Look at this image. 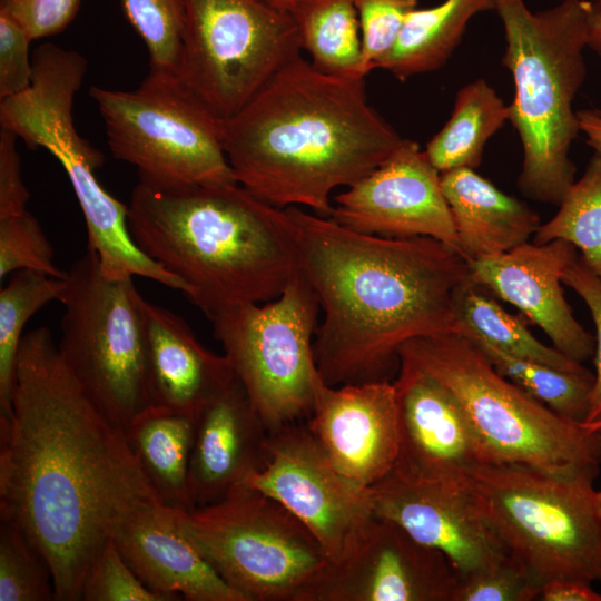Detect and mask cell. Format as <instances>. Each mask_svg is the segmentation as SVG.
Wrapping results in <instances>:
<instances>
[{
    "instance_id": "e0dca14e",
    "label": "cell",
    "mask_w": 601,
    "mask_h": 601,
    "mask_svg": "<svg viewBox=\"0 0 601 601\" xmlns=\"http://www.w3.org/2000/svg\"><path fill=\"white\" fill-rule=\"evenodd\" d=\"M370 489L375 515L442 552L459 578L489 569L511 554L465 482L421 480L392 470Z\"/></svg>"
},
{
    "instance_id": "9c48e42d",
    "label": "cell",
    "mask_w": 601,
    "mask_h": 601,
    "mask_svg": "<svg viewBox=\"0 0 601 601\" xmlns=\"http://www.w3.org/2000/svg\"><path fill=\"white\" fill-rule=\"evenodd\" d=\"M179 516L204 558L246 601H308L331 562L300 520L246 484Z\"/></svg>"
},
{
    "instance_id": "f1b7e54d",
    "label": "cell",
    "mask_w": 601,
    "mask_h": 601,
    "mask_svg": "<svg viewBox=\"0 0 601 601\" xmlns=\"http://www.w3.org/2000/svg\"><path fill=\"white\" fill-rule=\"evenodd\" d=\"M485 355L493 367L534 400L556 414L584 423L589 412L594 373L571 372L544 363L511 355L486 341L462 334Z\"/></svg>"
},
{
    "instance_id": "e575fe53",
    "label": "cell",
    "mask_w": 601,
    "mask_h": 601,
    "mask_svg": "<svg viewBox=\"0 0 601 601\" xmlns=\"http://www.w3.org/2000/svg\"><path fill=\"white\" fill-rule=\"evenodd\" d=\"M53 248L38 219L28 210L0 218V279L20 269H29L66 279L53 262Z\"/></svg>"
},
{
    "instance_id": "5b68a950",
    "label": "cell",
    "mask_w": 601,
    "mask_h": 601,
    "mask_svg": "<svg viewBox=\"0 0 601 601\" xmlns=\"http://www.w3.org/2000/svg\"><path fill=\"white\" fill-rule=\"evenodd\" d=\"M494 11L514 83L509 121L523 150L518 187L530 199L559 205L575 181L570 149L580 131L572 105L587 76L583 0L535 12L524 0H496Z\"/></svg>"
},
{
    "instance_id": "8fae6325",
    "label": "cell",
    "mask_w": 601,
    "mask_h": 601,
    "mask_svg": "<svg viewBox=\"0 0 601 601\" xmlns=\"http://www.w3.org/2000/svg\"><path fill=\"white\" fill-rule=\"evenodd\" d=\"M112 155L157 186L236 183L217 117L177 73L149 71L138 88L92 86Z\"/></svg>"
},
{
    "instance_id": "ee69618b",
    "label": "cell",
    "mask_w": 601,
    "mask_h": 601,
    "mask_svg": "<svg viewBox=\"0 0 601 601\" xmlns=\"http://www.w3.org/2000/svg\"><path fill=\"white\" fill-rule=\"evenodd\" d=\"M587 47L601 57V0H583Z\"/></svg>"
},
{
    "instance_id": "f546056e",
    "label": "cell",
    "mask_w": 601,
    "mask_h": 601,
    "mask_svg": "<svg viewBox=\"0 0 601 601\" xmlns=\"http://www.w3.org/2000/svg\"><path fill=\"white\" fill-rule=\"evenodd\" d=\"M455 309L459 334H472L519 357L571 372L585 370L555 347L541 343L518 316L508 313L471 279L459 290Z\"/></svg>"
},
{
    "instance_id": "d6a6232c",
    "label": "cell",
    "mask_w": 601,
    "mask_h": 601,
    "mask_svg": "<svg viewBox=\"0 0 601 601\" xmlns=\"http://www.w3.org/2000/svg\"><path fill=\"white\" fill-rule=\"evenodd\" d=\"M56 589L45 554L16 523L0 525V601H52Z\"/></svg>"
},
{
    "instance_id": "4fadbf2b",
    "label": "cell",
    "mask_w": 601,
    "mask_h": 601,
    "mask_svg": "<svg viewBox=\"0 0 601 601\" xmlns=\"http://www.w3.org/2000/svg\"><path fill=\"white\" fill-rule=\"evenodd\" d=\"M177 75L220 119L300 55L292 13L263 0H181Z\"/></svg>"
},
{
    "instance_id": "b9f144b4",
    "label": "cell",
    "mask_w": 601,
    "mask_h": 601,
    "mask_svg": "<svg viewBox=\"0 0 601 601\" xmlns=\"http://www.w3.org/2000/svg\"><path fill=\"white\" fill-rule=\"evenodd\" d=\"M18 136L0 129V218L27 210L30 193L22 180L21 160L17 150Z\"/></svg>"
},
{
    "instance_id": "8d00e7d4",
    "label": "cell",
    "mask_w": 601,
    "mask_h": 601,
    "mask_svg": "<svg viewBox=\"0 0 601 601\" xmlns=\"http://www.w3.org/2000/svg\"><path fill=\"white\" fill-rule=\"evenodd\" d=\"M541 589L531 571L510 554L489 569L459 578L453 601H531Z\"/></svg>"
},
{
    "instance_id": "d4e9b609",
    "label": "cell",
    "mask_w": 601,
    "mask_h": 601,
    "mask_svg": "<svg viewBox=\"0 0 601 601\" xmlns=\"http://www.w3.org/2000/svg\"><path fill=\"white\" fill-rule=\"evenodd\" d=\"M124 433L158 500L174 509L193 510L188 473L195 421L150 405L126 426Z\"/></svg>"
},
{
    "instance_id": "d6986e66",
    "label": "cell",
    "mask_w": 601,
    "mask_h": 601,
    "mask_svg": "<svg viewBox=\"0 0 601 601\" xmlns=\"http://www.w3.org/2000/svg\"><path fill=\"white\" fill-rule=\"evenodd\" d=\"M306 424L334 466L371 487L395 466L398 418L394 382L321 384Z\"/></svg>"
},
{
    "instance_id": "ac0fdd59",
    "label": "cell",
    "mask_w": 601,
    "mask_h": 601,
    "mask_svg": "<svg viewBox=\"0 0 601 601\" xmlns=\"http://www.w3.org/2000/svg\"><path fill=\"white\" fill-rule=\"evenodd\" d=\"M394 385L398 455L394 471L415 479L464 483L483 456L455 395L437 378L400 362Z\"/></svg>"
},
{
    "instance_id": "d590c367",
    "label": "cell",
    "mask_w": 601,
    "mask_h": 601,
    "mask_svg": "<svg viewBox=\"0 0 601 601\" xmlns=\"http://www.w3.org/2000/svg\"><path fill=\"white\" fill-rule=\"evenodd\" d=\"M83 601H174L150 590L137 577L110 538L95 555L87 570Z\"/></svg>"
},
{
    "instance_id": "484cf974",
    "label": "cell",
    "mask_w": 601,
    "mask_h": 601,
    "mask_svg": "<svg viewBox=\"0 0 601 601\" xmlns=\"http://www.w3.org/2000/svg\"><path fill=\"white\" fill-rule=\"evenodd\" d=\"M495 2L444 0L431 8H415L406 17L395 45L376 68L402 81L440 69L461 42L470 20L481 12L494 11Z\"/></svg>"
},
{
    "instance_id": "277c9868",
    "label": "cell",
    "mask_w": 601,
    "mask_h": 601,
    "mask_svg": "<svg viewBox=\"0 0 601 601\" xmlns=\"http://www.w3.org/2000/svg\"><path fill=\"white\" fill-rule=\"evenodd\" d=\"M128 228L138 247L177 276L205 314L267 303L299 274L296 227L238 183L157 186L138 181Z\"/></svg>"
},
{
    "instance_id": "7402d4cb",
    "label": "cell",
    "mask_w": 601,
    "mask_h": 601,
    "mask_svg": "<svg viewBox=\"0 0 601 601\" xmlns=\"http://www.w3.org/2000/svg\"><path fill=\"white\" fill-rule=\"evenodd\" d=\"M150 405L197 418L236 376L225 355L207 349L186 321L137 294Z\"/></svg>"
},
{
    "instance_id": "ffe728a7",
    "label": "cell",
    "mask_w": 601,
    "mask_h": 601,
    "mask_svg": "<svg viewBox=\"0 0 601 601\" xmlns=\"http://www.w3.org/2000/svg\"><path fill=\"white\" fill-rule=\"evenodd\" d=\"M577 252L562 239L526 242L499 256L469 262V267L474 284L516 307L553 347L582 363L594 355V337L575 319L562 289Z\"/></svg>"
},
{
    "instance_id": "4316f807",
    "label": "cell",
    "mask_w": 601,
    "mask_h": 601,
    "mask_svg": "<svg viewBox=\"0 0 601 601\" xmlns=\"http://www.w3.org/2000/svg\"><path fill=\"white\" fill-rule=\"evenodd\" d=\"M508 120L509 105L484 79H477L459 90L451 117L424 151L440 174L475 169L485 144Z\"/></svg>"
},
{
    "instance_id": "603a6c76",
    "label": "cell",
    "mask_w": 601,
    "mask_h": 601,
    "mask_svg": "<svg viewBox=\"0 0 601 601\" xmlns=\"http://www.w3.org/2000/svg\"><path fill=\"white\" fill-rule=\"evenodd\" d=\"M268 430L237 376L195 420L188 485L194 509L221 500L265 462Z\"/></svg>"
},
{
    "instance_id": "f6af8a7d",
    "label": "cell",
    "mask_w": 601,
    "mask_h": 601,
    "mask_svg": "<svg viewBox=\"0 0 601 601\" xmlns=\"http://www.w3.org/2000/svg\"><path fill=\"white\" fill-rule=\"evenodd\" d=\"M580 131L587 137V142L601 155V111L579 110L577 111Z\"/></svg>"
},
{
    "instance_id": "5bb4252c",
    "label": "cell",
    "mask_w": 601,
    "mask_h": 601,
    "mask_svg": "<svg viewBox=\"0 0 601 601\" xmlns=\"http://www.w3.org/2000/svg\"><path fill=\"white\" fill-rule=\"evenodd\" d=\"M274 497L314 534L331 562L376 518L371 489L343 475L306 422L269 432L263 467L243 483Z\"/></svg>"
},
{
    "instance_id": "cb8c5ba5",
    "label": "cell",
    "mask_w": 601,
    "mask_h": 601,
    "mask_svg": "<svg viewBox=\"0 0 601 601\" xmlns=\"http://www.w3.org/2000/svg\"><path fill=\"white\" fill-rule=\"evenodd\" d=\"M443 195L456 230L459 249L469 262L504 254L531 238L538 214L471 168L441 174Z\"/></svg>"
},
{
    "instance_id": "8992f818",
    "label": "cell",
    "mask_w": 601,
    "mask_h": 601,
    "mask_svg": "<svg viewBox=\"0 0 601 601\" xmlns=\"http://www.w3.org/2000/svg\"><path fill=\"white\" fill-rule=\"evenodd\" d=\"M457 398L484 462L565 474L601 465V430L568 420L501 375L457 333L410 339L398 351Z\"/></svg>"
},
{
    "instance_id": "3957f363",
    "label": "cell",
    "mask_w": 601,
    "mask_h": 601,
    "mask_svg": "<svg viewBox=\"0 0 601 601\" xmlns=\"http://www.w3.org/2000/svg\"><path fill=\"white\" fill-rule=\"evenodd\" d=\"M220 128L236 183L273 206L322 217L335 188L354 185L404 139L368 102L365 77L325 73L300 55Z\"/></svg>"
},
{
    "instance_id": "9a60e30c",
    "label": "cell",
    "mask_w": 601,
    "mask_h": 601,
    "mask_svg": "<svg viewBox=\"0 0 601 601\" xmlns=\"http://www.w3.org/2000/svg\"><path fill=\"white\" fill-rule=\"evenodd\" d=\"M329 218L367 235L432 237L460 253L441 174L411 139L404 138L382 164L335 196Z\"/></svg>"
},
{
    "instance_id": "60d3db41",
    "label": "cell",
    "mask_w": 601,
    "mask_h": 601,
    "mask_svg": "<svg viewBox=\"0 0 601 601\" xmlns=\"http://www.w3.org/2000/svg\"><path fill=\"white\" fill-rule=\"evenodd\" d=\"M80 0H0V11L39 39L63 31L76 18Z\"/></svg>"
},
{
    "instance_id": "7c38bea8",
    "label": "cell",
    "mask_w": 601,
    "mask_h": 601,
    "mask_svg": "<svg viewBox=\"0 0 601 601\" xmlns=\"http://www.w3.org/2000/svg\"><path fill=\"white\" fill-rule=\"evenodd\" d=\"M319 309L299 273L270 302L226 305L205 314L268 432L312 414L324 383L314 355Z\"/></svg>"
},
{
    "instance_id": "f35d334b",
    "label": "cell",
    "mask_w": 601,
    "mask_h": 601,
    "mask_svg": "<svg viewBox=\"0 0 601 601\" xmlns=\"http://www.w3.org/2000/svg\"><path fill=\"white\" fill-rule=\"evenodd\" d=\"M32 40L17 20L0 11V100L23 92L31 85Z\"/></svg>"
},
{
    "instance_id": "7dc6e473",
    "label": "cell",
    "mask_w": 601,
    "mask_h": 601,
    "mask_svg": "<svg viewBox=\"0 0 601 601\" xmlns=\"http://www.w3.org/2000/svg\"><path fill=\"white\" fill-rule=\"evenodd\" d=\"M597 506H598V512L601 518V491H597Z\"/></svg>"
},
{
    "instance_id": "ab89813d",
    "label": "cell",
    "mask_w": 601,
    "mask_h": 601,
    "mask_svg": "<svg viewBox=\"0 0 601 601\" xmlns=\"http://www.w3.org/2000/svg\"><path fill=\"white\" fill-rule=\"evenodd\" d=\"M562 283L582 298L595 327L594 384L589 412L583 424L598 430L597 426L601 422V278L578 256L564 272Z\"/></svg>"
},
{
    "instance_id": "bcb514c9",
    "label": "cell",
    "mask_w": 601,
    "mask_h": 601,
    "mask_svg": "<svg viewBox=\"0 0 601 601\" xmlns=\"http://www.w3.org/2000/svg\"><path fill=\"white\" fill-rule=\"evenodd\" d=\"M267 4L272 6L273 8L292 13L295 6L297 4L298 0H263Z\"/></svg>"
},
{
    "instance_id": "30bf717a",
    "label": "cell",
    "mask_w": 601,
    "mask_h": 601,
    "mask_svg": "<svg viewBox=\"0 0 601 601\" xmlns=\"http://www.w3.org/2000/svg\"><path fill=\"white\" fill-rule=\"evenodd\" d=\"M137 294L132 278H108L87 249L59 299L61 358L97 411L122 431L150 406Z\"/></svg>"
},
{
    "instance_id": "1f68e13d",
    "label": "cell",
    "mask_w": 601,
    "mask_h": 601,
    "mask_svg": "<svg viewBox=\"0 0 601 601\" xmlns=\"http://www.w3.org/2000/svg\"><path fill=\"white\" fill-rule=\"evenodd\" d=\"M562 239L581 253L582 260L601 278V155L594 152L578 181L566 190L558 213L540 224L533 243Z\"/></svg>"
},
{
    "instance_id": "ba28073f",
    "label": "cell",
    "mask_w": 601,
    "mask_h": 601,
    "mask_svg": "<svg viewBox=\"0 0 601 601\" xmlns=\"http://www.w3.org/2000/svg\"><path fill=\"white\" fill-rule=\"evenodd\" d=\"M599 467L553 474L483 462L465 485L510 553L544 583L601 584V518L593 482Z\"/></svg>"
},
{
    "instance_id": "7a4b0ae2",
    "label": "cell",
    "mask_w": 601,
    "mask_h": 601,
    "mask_svg": "<svg viewBox=\"0 0 601 601\" xmlns=\"http://www.w3.org/2000/svg\"><path fill=\"white\" fill-rule=\"evenodd\" d=\"M286 209L299 273L323 312L314 355L327 385L390 381L403 344L460 333L456 296L471 278L459 252L432 237L367 235L298 206Z\"/></svg>"
},
{
    "instance_id": "74e56055",
    "label": "cell",
    "mask_w": 601,
    "mask_h": 601,
    "mask_svg": "<svg viewBox=\"0 0 601 601\" xmlns=\"http://www.w3.org/2000/svg\"><path fill=\"white\" fill-rule=\"evenodd\" d=\"M418 0H356L366 76L391 51L408 13Z\"/></svg>"
},
{
    "instance_id": "7bdbcfd3",
    "label": "cell",
    "mask_w": 601,
    "mask_h": 601,
    "mask_svg": "<svg viewBox=\"0 0 601 601\" xmlns=\"http://www.w3.org/2000/svg\"><path fill=\"white\" fill-rule=\"evenodd\" d=\"M543 601H601V593L591 583L574 579H558L543 584L540 595Z\"/></svg>"
},
{
    "instance_id": "6da1fadb",
    "label": "cell",
    "mask_w": 601,
    "mask_h": 601,
    "mask_svg": "<svg viewBox=\"0 0 601 601\" xmlns=\"http://www.w3.org/2000/svg\"><path fill=\"white\" fill-rule=\"evenodd\" d=\"M154 499L124 431L85 395L51 331L23 334L11 413L0 417V520L45 554L56 600H81L89 564L116 524Z\"/></svg>"
},
{
    "instance_id": "836d02e7",
    "label": "cell",
    "mask_w": 601,
    "mask_h": 601,
    "mask_svg": "<svg viewBox=\"0 0 601 601\" xmlns=\"http://www.w3.org/2000/svg\"><path fill=\"white\" fill-rule=\"evenodd\" d=\"M128 21L149 55L150 69L177 73L183 30L181 0H121Z\"/></svg>"
},
{
    "instance_id": "4dcf8cb0",
    "label": "cell",
    "mask_w": 601,
    "mask_h": 601,
    "mask_svg": "<svg viewBox=\"0 0 601 601\" xmlns=\"http://www.w3.org/2000/svg\"><path fill=\"white\" fill-rule=\"evenodd\" d=\"M66 279L20 269L0 289V417L11 413L18 353L27 322L51 300H59Z\"/></svg>"
},
{
    "instance_id": "44dd1931",
    "label": "cell",
    "mask_w": 601,
    "mask_h": 601,
    "mask_svg": "<svg viewBox=\"0 0 601 601\" xmlns=\"http://www.w3.org/2000/svg\"><path fill=\"white\" fill-rule=\"evenodd\" d=\"M120 554L150 590L187 601H246L229 587L187 535L179 510L142 502L114 528Z\"/></svg>"
},
{
    "instance_id": "52a82bcc",
    "label": "cell",
    "mask_w": 601,
    "mask_h": 601,
    "mask_svg": "<svg viewBox=\"0 0 601 601\" xmlns=\"http://www.w3.org/2000/svg\"><path fill=\"white\" fill-rule=\"evenodd\" d=\"M31 85L0 100V125L28 148L48 150L65 169L82 210L88 244L105 276L116 280L141 276L186 293V285L148 257L128 228V206L99 183L96 170L104 155L82 138L73 124L72 106L87 72L79 52L43 42L32 52Z\"/></svg>"
},
{
    "instance_id": "83f0119b",
    "label": "cell",
    "mask_w": 601,
    "mask_h": 601,
    "mask_svg": "<svg viewBox=\"0 0 601 601\" xmlns=\"http://www.w3.org/2000/svg\"><path fill=\"white\" fill-rule=\"evenodd\" d=\"M356 0H298L294 18L302 50L328 75L365 77Z\"/></svg>"
},
{
    "instance_id": "c3c4849f",
    "label": "cell",
    "mask_w": 601,
    "mask_h": 601,
    "mask_svg": "<svg viewBox=\"0 0 601 601\" xmlns=\"http://www.w3.org/2000/svg\"><path fill=\"white\" fill-rule=\"evenodd\" d=\"M598 430H601V422L597 426Z\"/></svg>"
},
{
    "instance_id": "2e32d148",
    "label": "cell",
    "mask_w": 601,
    "mask_h": 601,
    "mask_svg": "<svg viewBox=\"0 0 601 601\" xmlns=\"http://www.w3.org/2000/svg\"><path fill=\"white\" fill-rule=\"evenodd\" d=\"M457 581L442 552L376 516L344 558L329 562L308 601H453Z\"/></svg>"
}]
</instances>
